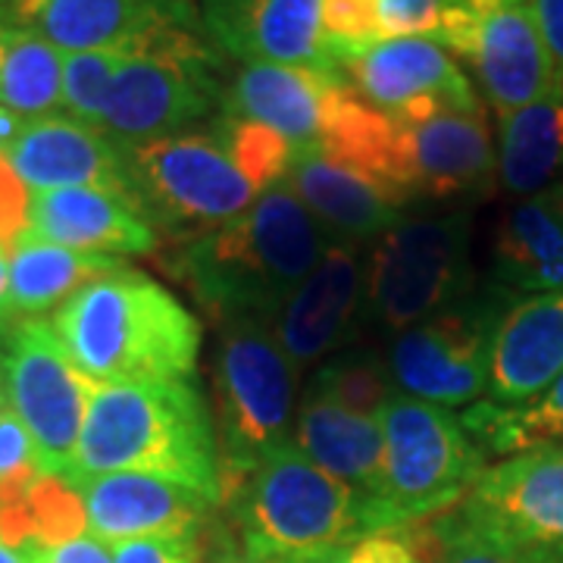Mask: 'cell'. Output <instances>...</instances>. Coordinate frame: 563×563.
<instances>
[{
    "label": "cell",
    "instance_id": "obj_1",
    "mask_svg": "<svg viewBox=\"0 0 563 563\" xmlns=\"http://www.w3.org/2000/svg\"><path fill=\"white\" fill-rule=\"evenodd\" d=\"M329 232L279 181L257 195L242 217L169 247L163 266L222 322L273 325L291 291L329 251Z\"/></svg>",
    "mask_w": 563,
    "mask_h": 563
},
{
    "label": "cell",
    "instance_id": "obj_2",
    "mask_svg": "<svg viewBox=\"0 0 563 563\" xmlns=\"http://www.w3.org/2000/svg\"><path fill=\"white\" fill-rule=\"evenodd\" d=\"M107 473L161 476L220 504V442L201 388L191 379L98 385L69 483Z\"/></svg>",
    "mask_w": 563,
    "mask_h": 563
},
{
    "label": "cell",
    "instance_id": "obj_3",
    "mask_svg": "<svg viewBox=\"0 0 563 563\" xmlns=\"http://www.w3.org/2000/svg\"><path fill=\"white\" fill-rule=\"evenodd\" d=\"M54 332L81 373L101 385L191 379L201 322L157 279L113 269L54 310Z\"/></svg>",
    "mask_w": 563,
    "mask_h": 563
},
{
    "label": "cell",
    "instance_id": "obj_4",
    "mask_svg": "<svg viewBox=\"0 0 563 563\" xmlns=\"http://www.w3.org/2000/svg\"><path fill=\"white\" fill-rule=\"evenodd\" d=\"M257 561L322 563L366 532L361 495L329 476L288 442L244 479L222 504Z\"/></svg>",
    "mask_w": 563,
    "mask_h": 563
},
{
    "label": "cell",
    "instance_id": "obj_5",
    "mask_svg": "<svg viewBox=\"0 0 563 563\" xmlns=\"http://www.w3.org/2000/svg\"><path fill=\"white\" fill-rule=\"evenodd\" d=\"M376 417L385 454L379 479L361 498L366 532L404 529L442 514L483 476L485 451L448 407L395 391Z\"/></svg>",
    "mask_w": 563,
    "mask_h": 563
},
{
    "label": "cell",
    "instance_id": "obj_6",
    "mask_svg": "<svg viewBox=\"0 0 563 563\" xmlns=\"http://www.w3.org/2000/svg\"><path fill=\"white\" fill-rule=\"evenodd\" d=\"M298 369L273 325L222 322L213 351V426L220 442V507L273 451L291 442Z\"/></svg>",
    "mask_w": 563,
    "mask_h": 563
},
{
    "label": "cell",
    "instance_id": "obj_7",
    "mask_svg": "<svg viewBox=\"0 0 563 563\" xmlns=\"http://www.w3.org/2000/svg\"><path fill=\"white\" fill-rule=\"evenodd\" d=\"M225 57L201 25H176L122 60L101 132L120 147L188 132L222 110Z\"/></svg>",
    "mask_w": 563,
    "mask_h": 563
},
{
    "label": "cell",
    "instance_id": "obj_8",
    "mask_svg": "<svg viewBox=\"0 0 563 563\" xmlns=\"http://www.w3.org/2000/svg\"><path fill=\"white\" fill-rule=\"evenodd\" d=\"M470 210L404 217L366 257V322L398 335L476 288Z\"/></svg>",
    "mask_w": 563,
    "mask_h": 563
},
{
    "label": "cell",
    "instance_id": "obj_9",
    "mask_svg": "<svg viewBox=\"0 0 563 563\" xmlns=\"http://www.w3.org/2000/svg\"><path fill=\"white\" fill-rule=\"evenodd\" d=\"M129 195L157 232L185 242L242 217L257 201L213 132H176L122 147Z\"/></svg>",
    "mask_w": 563,
    "mask_h": 563
},
{
    "label": "cell",
    "instance_id": "obj_10",
    "mask_svg": "<svg viewBox=\"0 0 563 563\" xmlns=\"http://www.w3.org/2000/svg\"><path fill=\"white\" fill-rule=\"evenodd\" d=\"M510 301L514 295L498 285L476 282L457 303L391 335L385 363L395 388L448 410L479 401L488 388L495 325Z\"/></svg>",
    "mask_w": 563,
    "mask_h": 563
},
{
    "label": "cell",
    "instance_id": "obj_11",
    "mask_svg": "<svg viewBox=\"0 0 563 563\" xmlns=\"http://www.w3.org/2000/svg\"><path fill=\"white\" fill-rule=\"evenodd\" d=\"M0 369L7 404L35 442L41 473L69 479L85 410L101 383L81 373L44 317L16 320L7 329Z\"/></svg>",
    "mask_w": 563,
    "mask_h": 563
},
{
    "label": "cell",
    "instance_id": "obj_12",
    "mask_svg": "<svg viewBox=\"0 0 563 563\" xmlns=\"http://www.w3.org/2000/svg\"><path fill=\"white\" fill-rule=\"evenodd\" d=\"M457 517L542 563H563V442L485 466Z\"/></svg>",
    "mask_w": 563,
    "mask_h": 563
},
{
    "label": "cell",
    "instance_id": "obj_13",
    "mask_svg": "<svg viewBox=\"0 0 563 563\" xmlns=\"http://www.w3.org/2000/svg\"><path fill=\"white\" fill-rule=\"evenodd\" d=\"M335 76L376 110L398 122L442 113H483L476 88L442 44L432 38H388L335 63Z\"/></svg>",
    "mask_w": 563,
    "mask_h": 563
},
{
    "label": "cell",
    "instance_id": "obj_14",
    "mask_svg": "<svg viewBox=\"0 0 563 563\" xmlns=\"http://www.w3.org/2000/svg\"><path fill=\"white\" fill-rule=\"evenodd\" d=\"M457 57L473 66L498 117L563 88L536 0H479Z\"/></svg>",
    "mask_w": 563,
    "mask_h": 563
},
{
    "label": "cell",
    "instance_id": "obj_15",
    "mask_svg": "<svg viewBox=\"0 0 563 563\" xmlns=\"http://www.w3.org/2000/svg\"><path fill=\"white\" fill-rule=\"evenodd\" d=\"M0 13L60 54H135L176 25H201L195 0H0Z\"/></svg>",
    "mask_w": 563,
    "mask_h": 563
},
{
    "label": "cell",
    "instance_id": "obj_16",
    "mask_svg": "<svg viewBox=\"0 0 563 563\" xmlns=\"http://www.w3.org/2000/svg\"><path fill=\"white\" fill-rule=\"evenodd\" d=\"M366 325V257L361 244L335 242L291 291L273 332L285 357L298 366L329 361Z\"/></svg>",
    "mask_w": 563,
    "mask_h": 563
},
{
    "label": "cell",
    "instance_id": "obj_17",
    "mask_svg": "<svg viewBox=\"0 0 563 563\" xmlns=\"http://www.w3.org/2000/svg\"><path fill=\"white\" fill-rule=\"evenodd\" d=\"M203 38L239 63L335 73L322 38V0H195Z\"/></svg>",
    "mask_w": 563,
    "mask_h": 563
},
{
    "label": "cell",
    "instance_id": "obj_18",
    "mask_svg": "<svg viewBox=\"0 0 563 563\" xmlns=\"http://www.w3.org/2000/svg\"><path fill=\"white\" fill-rule=\"evenodd\" d=\"M81 492L88 532L107 544L132 539H198L220 504L185 485L144 473H107L73 483Z\"/></svg>",
    "mask_w": 563,
    "mask_h": 563
},
{
    "label": "cell",
    "instance_id": "obj_19",
    "mask_svg": "<svg viewBox=\"0 0 563 563\" xmlns=\"http://www.w3.org/2000/svg\"><path fill=\"white\" fill-rule=\"evenodd\" d=\"M398 129L404 195L410 203L476 195L498 176V151L492 147L483 113L442 110L426 120L398 122Z\"/></svg>",
    "mask_w": 563,
    "mask_h": 563
},
{
    "label": "cell",
    "instance_id": "obj_20",
    "mask_svg": "<svg viewBox=\"0 0 563 563\" xmlns=\"http://www.w3.org/2000/svg\"><path fill=\"white\" fill-rule=\"evenodd\" d=\"M29 235L101 257H139L157 251V229L132 195L110 188L32 191Z\"/></svg>",
    "mask_w": 563,
    "mask_h": 563
},
{
    "label": "cell",
    "instance_id": "obj_21",
    "mask_svg": "<svg viewBox=\"0 0 563 563\" xmlns=\"http://www.w3.org/2000/svg\"><path fill=\"white\" fill-rule=\"evenodd\" d=\"M7 157L29 191L110 188L129 195V173L120 144L107 139L101 129L69 120L66 113L25 122Z\"/></svg>",
    "mask_w": 563,
    "mask_h": 563
},
{
    "label": "cell",
    "instance_id": "obj_22",
    "mask_svg": "<svg viewBox=\"0 0 563 563\" xmlns=\"http://www.w3.org/2000/svg\"><path fill=\"white\" fill-rule=\"evenodd\" d=\"M563 373V291L514 298L495 325L485 401L520 407Z\"/></svg>",
    "mask_w": 563,
    "mask_h": 563
},
{
    "label": "cell",
    "instance_id": "obj_23",
    "mask_svg": "<svg viewBox=\"0 0 563 563\" xmlns=\"http://www.w3.org/2000/svg\"><path fill=\"white\" fill-rule=\"evenodd\" d=\"M339 85L342 79L325 69L242 63L239 73L225 81L220 113L266 125L295 147H310L320 141L322 122Z\"/></svg>",
    "mask_w": 563,
    "mask_h": 563
},
{
    "label": "cell",
    "instance_id": "obj_24",
    "mask_svg": "<svg viewBox=\"0 0 563 563\" xmlns=\"http://www.w3.org/2000/svg\"><path fill=\"white\" fill-rule=\"evenodd\" d=\"M285 181L335 242H376L407 217L383 185L329 161L317 144L295 147Z\"/></svg>",
    "mask_w": 563,
    "mask_h": 563
},
{
    "label": "cell",
    "instance_id": "obj_25",
    "mask_svg": "<svg viewBox=\"0 0 563 563\" xmlns=\"http://www.w3.org/2000/svg\"><path fill=\"white\" fill-rule=\"evenodd\" d=\"M488 282L514 298L563 291V179L504 213Z\"/></svg>",
    "mask_w": 563,
    "mask_h": 563
},
{
    "label": "cell",
    "instance_id": "obj_26",
    "mask_svg": "<svg viewBox=\"0 0 563 563\" xmlns=\"http://www.w3.org/2000/svg\"><path fill=\"white\" fill-rule=\"evenodd\" d=\"M291 442L301 448L303 457H310L329 476L354 488L361 498L379 479L385 454L379 417L351 410L325 398L322 391L307 388L295 413Z\"/></svg>",
    "mask_w": 563,
    "mask_h": 563
},
{
    "label": "cell",
    "instance_id": "obj_27",
    "mask_svg": "<svg viewBox=\"0 0 563 563\" xmlns=\"http://www.w3.org/2000/svg\"><path fill=\"white\" fill-rule=\"evenodd\" d=\"M317 147L329 161L342 163L369 181L383 185L385 191L395 201H401L404 207L410 203V198L404 195L401 129H398V122L383 110H376L373 103L361 101L344 81L332 95Z\"/></svg>",
    "mask_w": 563,
    "mask_h": 563
},
{
    "label": "cell",
    "instance_id": "obj_28",
    "mask_svg": "<svg viewBox=\"0 0 563 563\" xmlns=\"http://www.w3.org/2000/svg\"><path fill=\"white\" fill-rule=\"evenodd\" d=\"M120 257L81 254L73 247L35 239L22 232L10 247V310L13 320H38L51 310H60L79 288L122 269Z\"/></svg>",
    "mask_w": 563,
    "mask_h": 563
},
{
    "label": "cell",
    "instance_id": "obj_29",
    "mask_svg": "<svg viewBox=\"0 0 563 563\" xmlns=\"http://www.w3.org/2000/svg\"><path fill=\"white\" fill-rule=\"evenodd\" d=\"M563 176V88L498 117V179L529 198Z\"/></svg>",
    "mask_w": 563,
    "mask_h": 563
},
{
    "label": "cell",
    "instance_id": "obj_30",
    "mask_svg": "<svg viewBox=\"0 0 563 563\" xmlns=\"http://www.w3.org/2000/svg\"><path fill=\"white\" fill-rule=\"evenodd\" d=\"M81 536H88V514L66 476L41 473L22 492L0 498V539L16 551L57 548Z\"/></svg>",
    "mask_w": 563,
    "mask_h": 563
},
{
    "label": "cell",
    "instance_id": "obj_31",
    "mask_svg": "<svg viewBox=\"0 0 563 563\" xmlns=\"http://www.w3.org/2000/svg\"><path fill=\"white\" fill-rule=\"evenodd\" d=\"M63 54L0 13V107L22 120L60 110Z\"/></svg>",
    "mask_w": 563,
    "mask_h": 563
},
{
    "label": "cell",
    "instance_id": "obj_32",
    "mask_svg": "<svg viewBox=\"0 0 563 563\" xmlns=\"http://www.w3.org/2000/svg\"><path fill=\"white\" fill-rule=\"evenodd\" d=\"M463 429L483 451L520 454L539 444L563 442V373L520 407L479 401L461 417Z\"/></svg>",
    "mask_w": 563,
    "mask_h": 563
},
{
    "label": "cell",
    "instance_id": "obj_33",
    "mask_svg": "<svg viewBox=\"0 0 563 563\" xmlns=\"http://www.w3.org/2000/svg\"><path fill=\"white\" fill-rule=\"evenodd\" d=\"M313 391H322L325 398L344 404L351 410H361L376 417L383 404L398 391L391 383L385 354H376L369 347H344L322 361L313 383L307 385Z\"/></svg>",
    "mask_w": 563,
    "mask_h": 563
},
{
    "label": "cell",
    "instance_id": "obj_34",
    "mask_svg": "<svg viewBox=\"0 0 563 563\" xmlns=\"http://www.w3.org/2000/svg\"><path fill=\"white\" fill-rule=\"evenodd\" d=\"M210 132L225 147L232 163L242 169L244 179L257 188V195L285 181L291 157H295V144L282 139L279 132L257 122L229 117V113H217L210 120Z\"/></svg>",
    "mask_w": 563,
    "mask_h": 563
},
{
    "label": "cell",
    "instance_id": "obj_35",
    "mask_svg": "<svg viewBox=\"0 0 563 563\" xmlns=\"http://www.w3.org/2000/svg\"><path fill=\"white\" fill-rule=\"evenodd\" d=\"M479 0H383L385 41L432 38L457 57Z\"/></svg>",
    "mask_w": 563,
    "mask_h": 563
},
{
    "label": "cell",
    "instance_id": "obj_36",
    "mask_svg": "<svg viewBox=\"0 0 563 563\" xmlns=\"http://www.w3.org/2000/svg\"><path fill=\"white\" fill-rule=\"evenodd\" d=\"M125 57L129 54H122V51L63 54L60 107L66 110L69 120L85 122L91 129H101L110 88H113V79H117Z\"/></svg>",
    "mask_w": 563,
    "mask_h": 563
},
{
    "label": "cell",
    "instance_id": "obj_37",
    "mask_svg": "<svg viewBox=\"0 0 563 563\" xmlns=\"http://www.w3.org/2000/svg\"><path fill=\"white\" fill-rule=\"evenodd\" d=\"M322 38L332 66L385 41L383 0H322Z\"/></svg>",
    "mask_w": 563,
    "mask_h": 563
},
{
    "label": "cell",
    "instance_id": "obj_38",
    "mask_svg": "<svg viewBox=\"0 0 563 563\" xmlns=\"http://www.w3.org/2000/svg\"><path fill=\"white\" fill-rule=\"evenodd\" d=\"M429 539H432L429 563H542L463 523L457 510L435 520V526L429 529Z\"/></svg>",
    "mask_w": 563,
    "mask_h": 563
},
{
    "label": "cell",
    "instance_id": "obj_39",
    "mask_svg": "<svg viewBox=\"0 0 563 563\" xmlns=\"http://www.w3.org/2000/svg\"><path fill=\"white\" fill-rule=\"evenodd\" d=\"M38 476V451L25 422L10 407H3L0 410V498L22 492Z\"/></svg>",
    "mask_w": 563,
    "mask_h": 563
},
{
    "label": "cell",
    "instance_id": "obj_40",
    "mask_svg": "<svg viewBox=\"0 0 563 563\" xmlns=\"http://www.w3.org/2000/svg\"><path fill=\"white\" fill-rule=\"evenodd\" d=\"M322 563H429L420 554V539L404 526V529H383L361 536L344 551L332 554Z\"/></svg>",
    "mask_w": 563,
    "mask_h": 563
},
{
    "label": "cell",
    "instance_id": "obj_41",
    "mask_svg": "<svg viewBox=\"0 0 563 563\" xmlns=\"http://www.w3.org/2000/svg\"><path fill=\"white\" fill-rule=\"evenodd\" d=\"M29 201L32 191L13 169L7 154H0V244L13 247L29 229Z\"/></svg>",
    "mask_w": 563,
    "mask_h": 563
},
{
    "label": "cell",
    "instance_id": "obj_42",
    "mask_svg": "<svg viewBox=\"0 0 563 563\" xmlns=\"http://www.w3.org/2000/svg\"><path fill=\"white\" fill-rule=\"evenodd\" d=\"M201 539V536H198ZM198 539H132L113 544V563H201Z\"/></svg>",
    "mask_w": 563,
    "mask_h": 563
},
{
    "label": "cell",
    "instance_id": "obj_43",
    "mask_svg": "<svg viewBox=\"0 0 563 563\" xmlns=\"http://www.w3.org/2000/svg\"><path fill=\"white\" fill-rule=\"evenodd\" d=\"M22 554L29 563H113V544L101 542L88 532L57 548H25Z\"/></svg>",
    "mask_w": 563,
    "mask_h": 563
},
{
    "label": "cell",
    "instance_id": "obj_44",
    "mask_svg": "<svg viewBox=\"0 0 563 563\" xmlns=\"http://www.w3.org/2000/svg\"><path fill=\"white\" fill-rule=\"evenodd\" d=\"M539 20H542L544 38L551 44V54L563 69V0H536Z\"/></svg>",
    "mask_w": 563,
    "mask_h": 563
},
{
    "label": "cell",
    "instance_id": "obj_45",
    "mask_svg": "<svg viewBox=\"0 0 563 563\" xmlns=\"http://www.w3.org/2000/svg\"><path fill=\"white\" fill-rule=\"evenodd\" d=\"M13 310H10V254L0 244V339L7 335V329L13 325Z\"/></svg>",
    "mask_w": 563,
    "mask_h": 563
},
{
    "label": "cell",
    "instance_id": "obj_46",
    "mask_svg": "<svg viewBox=\"0 0 563 563\" xmlns=\"http://www.w3.org/2000/svg\"><path fill=\"white\" fill-rule=\"evenodd\" d=\"M29 120H22L16 113H10V110H3L0 107V154H7L10 151V144L20 139L22 125Z\"/></svg>",
    "mask_w": 563,
    "mask_h": 563
},
{
    "label": "cell",
    "instance_id": "obj_47",
    "mask_svg": "<svg viewBox=\"0 0 563 563\" xmlns=\"http://www.w3.org/2000/svg\"><path fill=\"white\" fill-rule=\"evenodd\" d=\"M0 563H29V561H25V554H22V551L10 548V544L0 539Z\"/></svg>",
    "mask_w": 563,
    "mask_h": 563
},
{
    "label": "cell",
    "instance_id": "obj_48",
    "mask_svg": "<svg viewBox=\"0 0 563 563\" xmlns=\"http://www.w3.org/2000/svg\"><path fill=\"white\" fill-rule=\"evenodd\" d=\"M220 563H288V561H257V558H247V554H232Z\"/></svg>",
    "mask_w": 563,
    "mask_h": 563
},
{
    "label": "cell",
    "instance_id": "obj_49",
    "mask_svg": "<svg viewBox=\"0 0 563 563\" xmlns=\"http://www.w3.org/2000/svg\"><path fill=\"white\" fill-rule=\"evenodd\" d=\"M3 404H7V388H3V369H0V410H3Z\"/></svg>",
    "mask_w": 563,
    "mask_h": 563
}]
</instances>
